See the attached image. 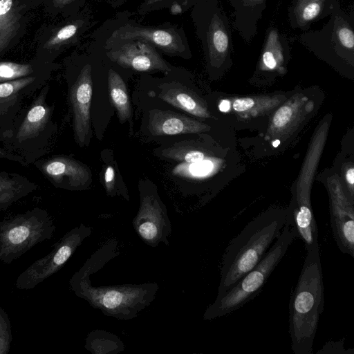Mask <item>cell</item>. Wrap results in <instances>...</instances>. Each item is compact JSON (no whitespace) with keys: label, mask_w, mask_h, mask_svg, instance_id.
Segmentation results:
<instances>
[{"label":"cell","mask_w":354,"mask_h":354,"mask_svg":"<svg viewBox=\"0 0 354 354\" xmlns=\"http://www.w3.org/2000/svg\"><path fill=\"white\" fill-rule=\"evenodd\" d=\"M119 254L117 240L106 241L71 277L69 288L77 297L84 299L104 315L128 321L137 317L152 303L159 286L156 282L93 286L90 276Z\"/></svg>","instance_id":"1"},{"label":"cell","mask_w":354,"mask_h":354,"mask_svg":"<svg viewBox=\"0 0 354 354\" xmlns=\"http://www.w3.org/2000/svg\"><path fill=\"white\" fill-rule=\"evenodd\" d=\"M286 222V211H267L248 223L230 241L221 259L218 295L229 290L262 259Z\"/></svg>","instance_id":"2"},{"label":"cell","mask_w":354,"mask_h":354,"mask_svg":"<svg viewBox=\"0 0 354 354\" xmlns=\"http://www.w3.org/2000/svg\"><path fill=\"white\" fill-rule=\"evenodd\" d=\"M324 307L320 248L306 251L304 263L289 303L291 348L295 354H312Z\"/></svg>","instance_id":"3"},{"label":"cell","mask_w":354,"mask_h":354,"mask_svg":"<svg viewBox=\"0 0 354 354\" xmlns=\"http://www.w3.org/2000/svg\"><path fill=\"white\" fill-rule=\"evenodd\" d=\"M330 119H324L315 129L309 144L295 188L293 200L286 211V223L302 241L306 250L319 245L318 228L310 203V191L325 146Z\"/></svg>","instance_id":"4"},{"label":"cell","mask_w":354,"mask_h":354,"mask_svg":"<svg viewBox=\"0 0 354 354\" xmlns=\"http://www.w3.org/2000/svg\"><path fill=\"white\" fill-rule=\"evenodd\" d=\"M283 228L282 232L262 259L229 290L217 295L214 301L204 313L205 320L211 321L234 312L261 292L296 238L295 230L289 224L286 223Z\"/></svg>","instance_id":"5"},{"label":"cell","mask_w":354,"mask_h":354,"mask_svg":"<svg viewBox=\"0 0 354 354\" xmlns=\"http://www.w3.org/2000/svg\"><path fill=\"white\" fill-rule=\"evenodd\" d=\"M55 231L51 217L40 208L0 221V262L11 263L36 245L50 240Z\"/></svg>","instance_id":"6"},{"label":"cell","mask_w":354,"mask_h":354,"mask_svg":"<svg viewBox=\"0 0 354 354\" xmlns=\"http://www.w3.org/2000/svg\"><path fill=\"white\" fill-rule=\"evenodd\" d=\"M92 232L91 227L82 223L71 229L54 244L48 254L33 262L18 276L16 288L19 290L35 288L57 272Z\"/></svg>","instance_id":"7"},{"label":"cell","mask_w":354,"mask_h":354,"mask_svg":"<svg viewBox=\"0 0 354 354\" xmlns=\"http://www.w3.org/2000/svg\"><path fill=\"white\" fill-rule=\"evenodd\" d=\"M132 224L138 236L147 245L155 248L161 243L169 245L171 221L165 205L156 193L140 191V207Z\"/></svg>","instance_id":"8"},{"label":"cell","mask_w":354,"mask_h":354,"mask_svg":"<svg viewBox=\"0 0 354 354\" xmlns=\"http://www.w3.org/2000/svg\"><path fill=\"white\" fill-rule=\"evenodd\" d=\"M330 225L339 250L354 257V207L337 175L328 178Z\"/></svg>","instance_id":"9"},{"label":"cell","mask_w":354,"mask_h":354,"mask_svg":"<svg viewBox=\"0 0 354 354\" xmlns=\"http://www.w3.org/2000/svg\"><path fill=\"white\" fill-rule=\"evenodd\" d=\"M314 109L313 100L301 93L295 94L278 106L272 115L266 133V140L277 145L297 130Z\"/></svg>","instance_id":"10"},{"label":"cell","mask_w":354,"mask_h":354,"mask_svg":"<svg viewBox=\"0 0 354 354\" xmlns=\"http://www.w3.org/2000/svg\"><path fill=\"white\" fill-rule=\"evenodd\" d=\"M92 91L91 66L86 64L82 68L70 91L74 133L80 145H84L89 136Z\"/></svg>","instance_id":"11"},{"label":"cell","mask_w":354,"mask_h":354,"mask_svg":"<svg viewBox=\"0 0 354 354\" xmlns=\"http://www.w3.org/2000/svg\"><path fill=\"white\" fill-rule=\"evenodd\" d=\"M107 56L120 66L138 71H170L155 47L140 40L124 44Z\"/></svg>","instance_id":"12"},{"label":"cell","mask_w":354,"mask_h":354,"mask_svg":"<svg viewBox=\"0 0 354 354\" xmlns=\"http://www.w3.org/2000/svg\"><path fill=\"white\" fill-rule=\"evenodd\" d=\"M140 40L167 53L178 54L185 50L183 40L172 29L134 26L129 24L115 30L110 39Z\"/></svg>","instance_id":"13"},{"label":"cell","mask_w":354,"mask_h":354,"mask_svg":"<svg viewBox=\"0 0 354 354\" xmlns=\"http://www.w3.org/2000/svg\"><path fill=\"white\" fill-rule=\"evenodd\" d=\"M42 169L55 184L69 189H84L91 180L89 169L68 157L53 158L44 164Z\"/></svg>","instance_id":"14"},{"label":"cell","mask_w":354,"mask_h":354,"mask_svg":"<svg viewBox=\"0 0 354 354\" xmlns=\"http://www.w3.org/2000/svg\"><path fill=\"white\" fill-rule=\"evenodd\" d=\"M149 128L155 136L196 133L209 129L206 124L185 115L156 109L149 112Z\"/></svg>","instance_id":"15"},{"label":"cell","mask_w":354,"mask_h":354,"mask_svg":"<svg viewBox=\"0 0 354 354\" xmlns=\"http://www.w3.org/2000/svg\"><path fill=\"white\" fill-rule=\"evenodd\" d=\"M286 100L282 95L236 97L228 101L229 108L239 118L252 119L263 115Z\"/></svg>","instance_id":"16"},{"label":"cell","mask_w":354,"mask_h":354,"mask_svg":"<svg viewBox=\"0 0 354 354\" xmlns=\"http://www.w3.org/2000/svg\"><path fill=\"white\" fill-rule=\"evenodd\" d=\"M159 97L173 106L198 118L210 117V113L202 100L191 91L180 85L167 84L162 88Z\"/></svg>","instance_id":"17"},{"label":"cell","mask_w":354,"mask_h":354,"mask_svg":"<svg viewBox=\"0 0 354 354\" xmlns=\"http://www.w3.org/2000/svg\"><path fill=\"white\" fill-rule=\"evenodd\" d=\"M21 15L14 0H0V53L16 35Z\"/></svg>","instance_id":"18"},{"label":"cell","mask_w":354,"mask_h":354,"mask_svg":"<svg viewBox=\"0 0 354 354\" xmlns=\"http://www.w3.org/2000/svg\"><path fill=\"white\" fill-rule=\"evenodd\" d=\"M108 84L110 98L119 119L122 122L129 120L131 117V102L124 82L118 73L110 69Z\"/></svg>","instance_id":"19"},{"label":"cell","mask_w":354,"mask_h":354,"mask_svg":"<svg viewBox=\"0 0 354 354\" xmlns=\"http://www.w3.org/2000/svg\"><path fill=\"white\" fill-rule=\"evenodd\" d=\"M85 348L93 354H118L124 344L115 335L102 330H93L86 337Z\"/></svg>","instance_id":"20"},{"label":"cell","mask_w":354,"mask_h":354,"mask_svg":"<svg viewBox=\"0 0 354 354\" xmlns=\"http://www.w3.org/2000/svg\"><path fill=\"white\" fill-rule=\"evenodd\" d=\"M38 98L28 112L17 134L19 140L23 141L37 135L44 127L49 117V109Z\"/></svg>","instance_id":"21"},{"label":"cell","mask_w":354,"mask_h":354,"mask_svg":"<svg viewBox=\"0 0 354 354\" xmlns=\"http://www.w3.org/2000/svg\"><path fill=\"white\" fill-rule=\"evenodd\" d=\"M30 189L25 185L0 175V211L26 195Z\"/></svg>","instance_id":"22"},{"label":"cell","mask_w":354,"mask_h":354,"mask_svg":"<svg viewBox=\"0 0 354 354\" xmlns=\"http://www.w3.org/2000/svg\"><path fill=\"white\" fill-rule=\"evenodd\" d=\"M162 154L168 158L189 164L200 163L206 158L205 154L203 151L183 145V143L174 145L165 149L162 151Z\"/></svg>","instance_id":"23"},{"label":"cell","mask_w":354,"mask_h":354,"mask_svg":"<svg viewBox=\"0 0 354 354\" xmlns=\"http://www.w3.org/2000/svg\"><path fill=\"white\" fill-rule=\"evenodd\" d=\"M32 69L29 64L0 62V82L26 77Z\"/></svg>","instance_id":"24"},{"label":"cell","mask_w":354,"mask_h":354,"mask_svg":"<svg viewBox=\"0 0 354 354\" xmlns=\"http://www.w3.org/2000/svg\"><path fill=\"white\" fill-rule=\"evenodd\" d=\"M12 339L11 323L7 313L0 307V354H8Z\"/></svg>","instance_id":"25"},{"label":"cell","mask_w":354,"mask_h":354,"mask_svg":"<svg viewBox=\"0 0 354 354\" xmlns=\"http://www.w3.org/2000/svg\"><path fill=\"white\" fill-rule=\"evenodd\" d=\"M78 28L79 25L77 23L70 24L63 26L49 38L46 42L44 47L53 48L61 45L71 39L77 33Z\"/></svg>","instance_id":"26"},{"label":"cell","mask_w":354,"mask_h":354,"mask_svg":"<svg viewBox=\"0 0 354 354\" xmlns=\"http://www.w3.org/2000/svg\"><path fill=\"white\" fill-rule=\"evenodd\" d=\"M35 80L33 77H24L0 84V99L10 97L26 86L32 83Z\"/></svg>","instance_id":"27"},{"label":"cell","mask_w":354,"mask_h":354,"mask_svg":"<svg viewBox=\"0 0 354 354\" xmlns=\"http://www.w3.org/2000/svg\"><path fill=\"white\" fill-rule=\"evenodd\" d=\"M345 183L346 185V192L353 203L354 201V167L352 164L348 165L344 172Z\"/></svg>","instance_id":"28"},{"label":"cell","mask_w":354,"mask_h":354,"mask_svg":"<svg viewBox=\"0 0 354 354\" xmlns=\"http://www.w3.org/2000/svg\"><path fill=\"white\" fill-rule=\"evenodd\" d=\"M104 185L107 194L115 195V169L111 165H108L104 172Z\"/></svg>","instance_id":"29"},{"label":"cell","mask_w":354,"mask_h":354,"mask_svg":"<svg viewBox=\"0 0 354 354\" xmlns=\"http://www.w3.org/2000/svg\"><path fill=\"white\" fill-rule=\"evenodd\" d=\"M213 44L219 53H223L228 46V38L225 33L221 30H216L213 34Z\"/></svg>","instance_id":"30"},{"label":"cell","mask_w":354,"mask_h":354,"mask_svg":"<svg viewBox=\"0 0 354 354\" xmlns=\"http://www.w3.org/2000/svg\"><path fill=\"white\" fill-rule=\"evenodd\" d=\"M318 353H348V351H344L343 342H332L326 343Z\"/></svg>","instance_id":"31"},{"label":"cell","mask_w":354,"mask_h":354,"mask_svg":"<svg viewBox=\"0 0 354 354\" xmlns=\"http://www.w3.org/2000/svg\"><path fill=\"white\" fill-rule=\"evenodd\" d=\"M339 38L341 43L347 48H352L354 46V35L352 30L348 28H342L339 31Z\"/></svg>","instance_id":"32"},{"label":"cell","mask_w":354,"mask_h":354,"mask_svg":"<svg viewBox=\"0 0 354 354\" xmlns=\"http://www.w3.org/2000/svg\"><path fill=\"white\" fill-rule=\"evenodd\" d=\"M320 7L316 3L308 5L303 12V17L306 20H310L315 18L319 12Z\"/></svg>","instance_id":"33"},{"label":"cell","mask_w":354,"mask_h":354,"mask_svg":"<svg viewBox=\"0 0 354 354\" xmlns=\"http://www.w3.org/2000/svg\"><path fill=\"white\" fill-rule=\"evenodd\" d=\"M263 62L268 69L273 70L277 67V61L273 54L270 51L264 53L263 55Z\"/></svg>","instance_id":"34"},{"label":"cell","mask_w":354,"mask_h":354,"mask_svg":"<svg viewBox=\"0 0 354 354\" xmlns=\"http://www.w3.org/2000/svg\"><path fill=\"white\" fill-rule=\"evenodd\" d=\"M0 158H8L21 162H23L22 159L20 157L11 154L2 149H0Z\"/></svg>","instance_id":"35"},{"label":"cell","mask_w":354,"mask_h":354,"mask_svg":"<svg viewBox=\"0 0 354 354\" xmlns=\"http://www.w3.org/2000/svg\"><path fill=\"white\" fill-rule=\"evenodd\" d=\"M72 1L73 0H53V3L55 7L62 8L71 3Z\"/></svg>","instance_id":"36"},{"label":"cell","mask_w":354,"mask_h":354,"mask_svg":"<svg viewBox=\"0 0 354 354\" xmlns=\"http://www.w3.org/2000/svg\"><path fill=\"white\" fill-rule=\"evenodd\" d=\"M171 10L173 14H177V13L180 12L181 8H180V6L178 4L174 3L171 6Z\"/></svg>","instance_id":"37"}]
</instances>
